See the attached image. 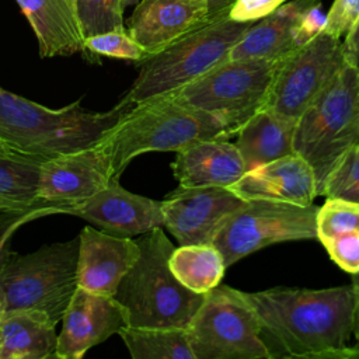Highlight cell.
<instances>
[{
  "instance_id": "1",
  "label": "cell",
  "mask_w": 359,
  "mask_h": 359,
  "mask_svg": "<svg viewBox=\"0 0 359 359\" xmlns=\"http://www.w3.org/2000/svg\"><path fill=\"white\" fill-rule=\"evenodd\" d=\"M271 358H359L352 285L244 292Z\"/></svg>"
},
{
  "instance_id": "2",
  "label": "cell",
  "mask_w": 359,
  "mask_h": 359,
  "mask_svg": "<svg viewBox=\"0 0 359 359\" xmlns=\"http://www.w3.org/2000/svg\"><path fill=\"white\" fill-rule=\"evenodd\" d=\"M135 105L122 98L107 112L88 111L80 101L50 109L1 90L0 139L13 151L43 161L100 143Z\"/></svg>"
},
{
  "instance_id": "3",
  "label": "cell",
  "mask_w": 359,
  "mask_h": 359,
  "mask_svg": "<svg viewBox=\"0 0 359 359\" xmlns=\"http://www.w3.org/2000/svg\"><path fill=\"white\" fill-rule=\"evenodd\" d=\"M234 135L222 118L167 94L136 104L101 143L111 154L114 178H119L126 165L143 153L178 151L199 140Z\"/></svg>"
},
{
  "instance_id": "4",
  "label": "cell",
  "mask_w": 359,
  "mask_h": 359,
  "mask_svg": "<svg viewBox=\"0 0 359 359\" xmlns=\"http://www.w3.org/2000/svg\"><path fill=\"white\" fill-rule=\"evenodd\" d=\"M136 241L140 255L114 296L125 309L128 324L188 328L206 294L185 287L170 269L174 245L163 227L142 234Z\"/></svg>"
},
{
  "instance_id": "5",
  "label": "cell",
  "mask_w": 359,
  "mask_h": 359,
  "mask_svg": "<svg viewBox=\"0 0 359 359\" xmlns=\"http://www.w3.org/2000/svg\"><path fill=\"white\" fill-rule=\"evenodd\" d=\"M359 146V66L344 62L314 102L299 116L293 151L311 167L320 196L332 170Z\"/></svg>"
},
{
  "instance_id": "6",
  "label": "cell",
  "mask_w": 359,
  "mask_h": 359,
  "mask_svg": "<svg viewBox=\"0 0 359 359\" xmlns=\"http://www.w3.org/2000/svg\"><path fill=\"white\" fill-rule=\"evenodd\" d=\"M252 24L230 18L229 11L209 18L142 62L139 76L123 100L139 104L178 91L229 60L231 49Z\"/></svg>"
},
{
  "instance_id": "7",
  "label": "cell",
  "mask_w": 359,
  "mask_h": 359,
  "mask_svg": "<svg viewBox=\"0 0 359 359\" xmlns=\"http://www.w3.org/2000/svg\"><path fill=\"white\" fill-rule=\"evenodd\" d=\"M80 238L13 252L0 273L6 311L38 310L59 323L76 292Z\"/></svg>"
},
{
  "instance_id": "8",
  "label": "cell",
  "mask_w": 359,
  "mask_h": 359,
  "mask_svg": "<svg viewBox=\"0 0 359 359\" xmlns=\"http://www.w3.org/2000/svg\"><path fill=\"white\" fill-rule=\"evenodd\" d=\"M280 60L229 59L170 95L222 118L237 133L248 118L266 107Z\"/></svg>"
},
{
  "instance_id": "9",
  "label": "cell",
  "mask_w": 359,
  "mask_h": 359,
  "mask_svg": "<svg viewBox=\"0 0 359 359\" xmlns=\"http://www.w3.org/2000/svg\"><path fill=\"white\" fill-rule=\"evenodd\" d=\"M195 359H271L244 292L219 285L188 325Z\"/></svg>"
},
{
  "instance_id": "10",
  "label": "cell",
  "mask_w": 359,
  "mask_h": 359,
  "mask_svg": "<svg viewBox=\"0 0 359 359\" xmlns=\"http://www.w3.org/2000/svg\"><path fill=\"white\" fill-rule=\"evenodd\" d=\"M318 206L273 201H247L220 226L213 245L229 268L272 244L317 238Z\"/></svg>"
},
{
  "instance_id": "11",
  "label": "cell",
  "mask_w": 359,
  "mask_h": 359,
  "mask_svg": "<svg viewBox=\"0 0 359 359\" xmlns=\"http://www.w3.org/2000/svg\"><path fill=\"white\" fill-rule=\"evenodd\" d=\"M345 62L342 41L325 31L285 56L278 67L266 107L297 121Z\"/></svg>"
},
{
  "instance_id": "12",
  "label": "cell",
  "mask_w": 359,
  "mask_h": 359,
  "mask_svg": "<svg viewBox=\"0 0 359 359\" xmlns=\"http://www.w3.org/2000/svg\"><path fill=\"white\" fill-rule=\"evenodd\" d=\"M247 201L229 188L178 185L164 201V226L180 245L212 244L223 222Z\"/></svg>"
},
{
  "instance_id": "13",
  "label": "cell",
  "mask_w": 359,
  "mask_h": 359,
  "mask_svg": "<svg viewBox=\"0 0 359 359\" xmlns=\"http://www.w3.org/2000/svg\"><path fill=\"white\" fill-rule=\"evenodd\" d=\"M112 178L111 154L100 142L91 147L43 160L38 195L45 202L67 209L102 191Z\"/></svg>"
},
{
  "instance_id": "14",
  "label": "cell",
  "mask_w": 359,
  "mask_h": 359,
  "mask_svg": "<svg viewBox=\"0 0 359 359\" xmlns=\"http://www.w3.org/2000/svg\"><path fill=\"white\" fill-rule=\"evenodd\" d=\"M126 325V311L114 296L77 287L62 318L55 358L81 359Z\"/></svg>"
},
{
  "instance_id": "15",
  "label": "cell",
  "mask_w": 359,
  "mask_h": 359,
  "mask_svg": "<svg viewBox=\"0 0 359 359\" xmlns=\"http://www.w3.org/2000/svg\"><path fill=\"white\" fill-rule=\"evenodd\" d=\"M66 213L121 237L142 236L164 226L161 201L126 191L118 178L90 199L67 206Z\"/></svg>"
},
{
  "instance_id": "16",
  "label": "cell",
  "mask_w": 359,
  "mask_h": 359,
  "mask_svg": "<svg viewBox=\"0 0 359 359\" xmlns=\"http://www.w3.org/2000/svg\"><path fill=\"white\" fill-rule=\"evenodd\" d=\"M77 286L90 292L115 296L116 289L140 255L130 237H121L86 226L79 234Z\"/></svg>"
},
{
  "instance_id": "17",
  "label": "cell",
  "mask_w": 359,
  "mask_h": 359,
  "mask_svg": "<svg viewBox=\"0 0 359 359\" xmlns=\"http://www.w3.org/2000/svg\"><path fill=\"white\" fill-rule=\"evenodd\" d=\"M229 189L244 201L296 205H311L318 196L311 167L296 153L248 168Z\"/></svg>"
},
{
  "instance_id": "18",
  "label": "cell",
  "mask_w": 359,
  "mask_h": 359,
  "mask_svg": "<svg viewBox=\"0 0 359 359\" xmlns=\"http://www.w3.org/2000/svg\"><path fill=\"white\" fill-rule=\"evenodd\" d=\"M133 7L126 29L150 55L212 18L202 0H139Z\"/></svg>"
},
{
  "instance_id": "19",
  "label": "cell",
  "mask_w": 359,
  "mask_h": 359,
  "mask_svg": "<svg viewBox=\"0 0 359 359\" xmlns=\"http://www.w3.org/2000/svg\"><path fill=\"white\" fill-rule=\"evenodd\" d=\"M175 153L171 168L182 187L229 188L247 171L238 147L227 137L199 140Z\"/></svg>"
},
{
  "instance_id": "20",
  "label": "cell",
  "mask_w": 359,
  "mask_h": 359,
  "mask_svg": "<svg viewBox=\"0 0 359 359\" xmlns=\"http://www.w3.org/2000/svg\"><path fill=\"white\" fill-rule=\"evenodd\" d=\"M321 0H287L254 22L231 49L229 59L280 60L297 49L294 31L300 17Z\"/></svg>"
},
{
  "instance_id": "21",
  "label": "cell",
  "mask_w": 359,
  "mask_h": 359,
  "mask_svg": "<svg viewBox=\"0 0 359 359\" xmlns=\"http://www.w3.org/2000/svg\"><path fill=\"white\" fill-rule=\"evenodd\" d=\"M31 24L41 57L84 50V35L73 0H15Z\"/></svg>"
},
{
  "instance_id": "22",
  "label": "cell",
  "mask_w": 359,
  "mask_h": 359,
  "mask_svg": "<svg viewBox=\"0 0 359 359\" xmlns=\"http://www.w3.org/2000/svg\"><path fill=\"white\" fill-rule=\"evenodd\" d=\"M56 323L38 310L6 311L0 320V359L55 358Z\"/></svg>"
},
{
  "instance_id": "23",
  "label": "cell",
  "mask_w": 359,
  "mask_h": 359,
  "mask_svg": "<svg viewBox=\"0 0 359 359\" xmlns=\"http://www.w3.org/2000/svg\"><path fill=\"white\" fill-rule=\"evenodd\" d=\"M294 119L279 115L268 107L248 118L236 133V146L247 170L294 153Z\"/></svg>"
},
{
  "instance_id": "24",
  "label": "cell",
  "mask_w": 359,
  "mask_h": 359,
  "mask_svg": "<svg viewBox=\"0 0 359 359\" xmlns=\"http://www.w3.org/2000/svg\"><path fill=\"white\" fill-rule=\"evenodd\" d=\"M168 265L189 290L209 293L220 285L227 269L222 252L213 244H185L172 250Z\"/></svg>"
},
{
  "instance_id": "25",
  "label": "cell",
  "mask_w": 359,
  "mask_h": 359,
  "mask_svg": "<svg viewBox=\"0 0 359 359\" xmlns=\"http://www.w3.org/2000/svg\"><path fill=\"white\" fill-rule=\"evenodd\" d=\"M42 160L10 153L0 156V210H22L45 202L38 195Z\"/></svg>"
},
{
  "instance_id": "26",
  "label": "cell",
  "mask_w": 359,
  "mask_h": 359,
  "mask_svg": "<svg viewBox=\"0 0 359 359\" xmlns=\"http://www.w3.org/2000/svg\"><path fill=\"white\" fill-rule=\"evenodd\" d=\"M119 335L133 359H195L187 328L126 325Z\"/></svg>"
},
{
  "instance_id": "27",
  "label": "cell",
  "mask_w": 359,
  "mask_h": 359,
  "mask_svg": "<svg viewBox=\"0 0 359 359\" xmlns=\"http://www.w3.org/2000/svg\"><path fill=\"white\" fill-rule=\"evenodd\" d=\"M76 10L84 38L125 28V0H76Z\"/></svg>"
},
{
  "instance_id": "28",
  "label": "cell",
  "mask_w": 359,
  "mask_h": 359,
  "mask_svg": "<svg viewBox=\"0 0 359 359\" xmlns=\"http://www.w3.org/2000/svg\"><path fill=\"white\" fill-rule=\"evenodd\" d=\"M317 238L321 244L335 236L359 229V203L342 198H327L318 206Z\"/></svg>"
},
{
  "instance_id": "29",
  "label": "cell",
  "mask_w": 359,
  "mask_h": 359,
  "mask_svg": "<svg viewBox=\"0 0 359 359\" xmlns=\"http://www.w3.org/2000/svg\"><path fill=\"white\" fill-rule=\"evenodd\" d=\"M84 52L140 63L151 56L129 34L126 28L107 31L84 38Z\"/></svg>"
},
{
  "instance_id": "30",
  "label": "cell",
  "mask_w": 359,
  "mask_h": 359,
  "mask_svg": "<svg viewBox=\"0 0 359 359\" xmlns=\"http://www.w3.org/2000/svg\"><path fill=\"white\" fill-rule=\"evenodd\" d=\"M320 196L359 203V146L349 150L327 178Z\"/></svg>"
},
{
  "instance_id": "31",
  "label": "cell",
  "mask_w": 359,
  "mask_h": 359,
  "mask_svg": "<svg viewBox=\"0 0 359 359\" xmlns=\"http://www.w3.org/2000/svg\"><path fill=\"white\" fill-rule=\"evenodd\" d=\"M53 213H66V206L55 203H43L22 210H0V273L10 259V238L22 224L42 216Z\"/></svg>"
},
{
  "instance_id": "32",
  "label": "cell",
  "mask_w": 359,
  "mask_h": 359,
  "mask_svg": "<svg viewBox=\"0 0 359 359\" xmlns=\"http://www.w3.org/2000/svg\"><path fill=\"white\" fill-rule=\"evenodd\" d=\"M330 258L345 272H359V229L342 233L323 243Z\"/></svg>"
},
{
  "instance_id": "33",
  "label": "cell",
  "mask_w": 359,
  "mask_h": 359,
  "mask_svg": "<svg viewBox=\"0 0 359 359\" xmlns=\"http://www.w3.org/2000/svg\"><path fill=\"white\" fill-rule=\"evenodd\" d=\"M325 15L324 31L341 39L351 32L359 20V0H334Z\"/></svg>"
},
{
  "instance_id": "34",
  "label": "cell",
  "mask_w": 359,
  "mask_h": 359,
  "mask_svg": "<svg viewBox=\"0 0 359 359\" xmlns=\"http://www.w3.org/2000/svg\"><path fill=\"white\" fill-rule=\"evenodd\" d=\"M287 0H236L229 8V17L236 21H259L273 13Z\"/></svg>"
},
{
  "instance_id": "35",
  "label": "cell",
  "mask_w": 359,
  "mask_h": 359,
  "mask_svg": "<svg viewBox=\"0 0 359 359\" xmlns=\"http://www.w3.org/2000/svg\"><path fill=\"white\" fill-rule=\"evenodd\" d=\"M327 15L321 10V3L310 7L299 20L294 31L296 46L300 48L316 38L320 32L324 31Z\"/></svg>"
},
{
  "instance_id": "36",
  "label": "cell",
  "mask_w": 359,
  "mask_h": 359,
  "mask_svg": "<svg viewBox=\"0 0 359 359\" xmlns=\"http://www.w3.org/2000/svg\"><path fill=\"white\" fill-rule=\"evenodd\" d=\"M342 48L345 60L359 66V20L342 41Z\"/></svg>"
},
{
  "instance_id": "37",
  "label": "cell",
  "mask_w": 359,
  "mask_h": 359,
  "mask_svg": "<svg viewBox=\"0 0 359 359\" xmlns=\"http://www.w3.org/2000/svg\"><path fill=\"white\" fill-rule=\"evenodd\" d=\"M351 285L353 289V346L359 352V272L352 275Z\"/></svg>"
},
{
  "instance_id": "38",
  "label": "cell",
  "mask_w": 359,
  "mask_h": 359,
  "mask_svg": "<svg viewBox=\"0 0 359 359\" xmlns=\"http://www.w3.org/2000/svg\"><path fill=\"white\" fill-rule=\"evenodd\" d=\"M202 1L206 4V7L209 10V15L215 17L224 11H229V8L231 7V4L236 0H202Z\"/></svg>"
},
{
  "instance_id": "39",
  "label": "cell",
  "mask_w": 359,
  "mask_h": 359,
  "mask_svg": "<svg viewBox=\"0 0 359 359\" xmlns=\"http://www.w3.org/2000/svg\"><path fill=\"white\" fill-rule=\"evenodd\" d=\"M10 153H15L1 139H0V156H4V154H10Z\"/></svg>"
},
{
  "instance_id": "40",
  "label": "cell",
  "mask_w": 359,
  "mask_h": 359,
  "mask_svg": "<svg viewBox=\"0 0 359 359\" xmlns=\"http://www.w3.org/2000/svg\"><path fill=\"white\" fill-rule=\"evenodd\" d=\"M4 314H6V303H4V297H3L1 290H0V320L3 318Z\"/></svg>"
},
{
  "instance_id": "41",
  "label": "cell",
  "mask_w": 359,
  "mask_h": 359,
  "mask_svg": "<svg viewBox=\"0 0 359 359\" xmlns=\"http://www.w3.org/2000/svg\"><path fill=\"white\" fill-rule=\"evenodd\" d=\"M139 0H125V8L129 7V6H135Z\"/></svg>"
},
{
  "instance_id": "42",
  "label": "cell",
  "mask_w": 359,
  "mask_h": 359,
  "mask_svg": "<svg viewBox=\"0 0 359 359\" xmlns=\"http://www.w3.org/2000/svg\"><path fill=\"white\" fill-rule=\"evenodd\" d=\"M1 90H3V88H1V87H0V93H1Z\"/></svg>"
},
{
  "instance_id": "43",
  "label": "cell",
  "mask_w": 359,
  "mask_h": 359,
  "mask_svg": "<svg viewBox=\"0 0 359 359\" xmlns=\"http://www.w3.org/2000/svg\"><path fill=\"white\" fill-rule=\"evenodd\" d=\"M73 1H74V3H76V0H73Z\"/></svg>"
}]
</instances>
